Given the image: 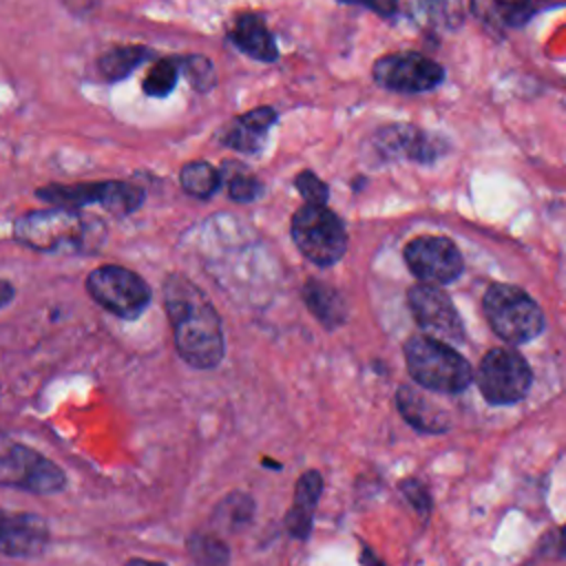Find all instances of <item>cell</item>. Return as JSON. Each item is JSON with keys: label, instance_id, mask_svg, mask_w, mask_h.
<instances>
[{"label": "cell", "instance_id": "1", "mask_svg": "<svg viewBox=\"0 0 566 566\" xmlns=\"http://www.w3.org/2000/svg\"><path fill=\"white\" fill-rule=\"evenodd\" d=\"M166 314L179 356L197 369H212L226 352L223 327L206 294L188 279L170 274L164 283Z\"/></svg>", "mask_w": 566, "mask_h": 566}, {"label": "cell", "instance_id": "2", "mask_svg": "<svg viewBox=\"0 0 566 566\" xmlns=\"http://www.w3.org/2000/svg\"><path fill=\"white\" fill-rule=\"evenodd\" d=\"M405 360L411 378L427 389L455 394L471 382L469 363L451 345L427 334L407 340Z\"/></svg>", "mask_w": 566, "mask_h": 566}, {"label": "cell", "instance_id": "3", "mask_svg": "<svg viewBox=\"0 0 566 566\" xmlns=\"http://www.w3.org/2000/svg\"><path fill=\"white\" fill-rule=\"evenodd\" d=\"M484 314L493 332L513 345L526 343L544 329L542 310L515 285H491L484 294Z\"/></svg>", "mask_w": 566, "mask_h": 566}, {"label": "cell", "instance_id": "4", "mask_svg": "<svg viewBox=\"0 0 566 566\" xmlns=\"http://www.w3.org/2000/svg\"><path fill=\"white\" fill-rule=\"evenodd\" d=\"M292 239L301 254L316 265L336 263L347 248L340 219L325 206L305 203L292 217Z\"/></svg>", "mask_w": 566, "mask_h": 566}, {"label": "cell", "instance_id": "5", "mask_svg": "<svg viewBox=\"0 0 566 566\" xmlns=\"http://www.w3.org/2000/svg\"><path fill=\"white\" fill-rule=\"evenodd\" d=\"M91 298L119 318H137L148 301L150 290L144 279L122 265H99L86 279Z\"/></svg>", "mask_w": 566, "mask_h": 566}, {"label": "cell", "instance_id": "6", "mask_svg": "<svg viewBox=\"0 0 566 566\" xmlns=\"http://www.w3.org/2000/svg\"><path fill=\"white\" fill-rule=\"evenodd\" d=\"M0 484L24 489L35 495H51L66 486V475L35 449L7 444L0 449Z\"/></svg>", "mask_w": 566, "mask_h": 566}, {"label": "cell", "instance_id": "7", "mask_svg": "<svg viewBox=\"0 0 566 566\" xmlns=\"http://www.w3.org/2000/svg\"><path fill=\"white\" fill-rule=\"evenodd\" d=\"M531 369L526 360L513 349H491L478 369V385L482 396L493 405H511L526 396L531 387Z\"/></svg>", "mask_w": 566, "mask_h": 566}, {"label": "cell", "instance_id": "8", "mask_svg": "<svg viewBox=\"0 0 566 566\" xmlns=\"http://www.w3.org/2000/svg\"><path fill=\"white\" fill-rule=\"evenodd\" d=\"M13 234L33 250H55L66 243L80 245L84 223L75 210L53 206L51 210H33L18 217Z\"/></svg>", "mask_w": 566, "mask_h": 566}, {"label": "cell", "instance_id": "9", "mask_svg": "<svg viewBox=\"0 0 566 566\" xmlns=\"http://www.w3.org/2000/svg\"><path fill=\"white\" fill-rule=\"evenodd\" d=\"M411 314L427 336L442 343H460L464 338L462 321L451 298L436 285H413L407 294Z\"/></svg>", "mask_w": 566, "mask_h": 566}, {"label": "cell", "instance_id": "10", "mask_svg": "<svg viewBox=\"0 0 566 566\" xmlns=\"http://www.w3.org/2000/svg\"><path fill=\"white\" fill-rule=\"evenodd\" d=\"M374 77L389 91L424 93L442 82L444 71L420 53H394L374 64Z\"/></svg>", "mask_w": 566, "mask_h": 566}, {"label": "cell", "instance_id": "11", "mask_svg": "<svg viewBox=\"0 0 566 566\" xmlns=\"http://www.w3.org/2000/svg\"><path fill=\"white\" fill-rule=\"evenodd\" d=\"M409 270L427 285H444L460 276L462 256L444 237H420L405 248Z\"/></svg>", "mask_w": 566, "mask_h": 566}, {"label": "cell", "instance_id": "12", "mask_svg": "<svg viewBox=\"0 0 566 566\" xmlns=\"http://www.w3.org/2000/svg\"><path fill=\"white\" fill-rule=\"evenodd\" d=\"M49 544V526L33 513H4L0 509V553L9 557H35Z\"/></svg>", "mask_w": 566, "mask_h": 566}, {"label": "cell", "instance_id": "13", "mask_svg": "<svg viewBox=\"0 0 566 566\" xmlns=\"http://www.w3.org/2000/svg\"><path fill=\"white\" fill-rule=\"evenodd\" d=\"M321 493H323L321 473L314 469L301 473V478L296 480V486H294V502L285 515V528L292 537L305 539L310 535Z\"/></svg>", "mask_w": 566, "mask_h": 566}, {"label": "cell", "instance_id": "14", "mask_svg": "<svg viewBox=\"0 0 566 566\" xmlns=\"http://www.w3.org/2000/svg\"><path fill=\"white\" fill-rule=\"evenodd\" d=\"M276 122V113L270 106L254 108L241 117H237L226 130H223V144L232 146L241 153H256L268 135V128Z\"/></svg>", "mask_w": 566, "mask_h": 566}, {"label": "cell", "instance_id": "15", "mask_svg": "<svg viewBox=\"0 0 566 566\" xmlns=\"http://www.w3.org/2000/svg\"><path fill=\"white\" fill-rule=\"evenodd\" d=\"M230 38L239 51L254 60L274 62L279 55L274 38L270 35L263 18L256 13H241L232 24Z\"/></svg>", "mask_w": 566, "mask_h": 566}, {"label": "cell", "instance_id": "16", "mask_svg": "<svg viewBox=\"0 0 566 566\" xmlns=\"http://www.w3.org/2000/svg\"><path fill=\"white\" fill-rule=\"evenodd\" d=\"M398 409L402 418L413 424L416 429L438 433L447 429V418L436 409L431 400H427L422 394H418L413 387H400L398 391Z\"/></svg>", "mask_w": 566, "mask_h": 566}, {"label": "cell", "instance_id": "17", "mask_svg": "<svg viewBox=\"0 0 566 566\" xmlns=\"http://www.w3.org/2000/svg\"><path fill=\"white\" fill-rule=\"evenodd\" d=\"M473 13L491 27H520L535 11L533 0H471Z\"/></svg>", "mask_w": 566, "mask_h": 566}, {"label": "cell", "instance_id": "18", "mask_svg": "<svg viewBox=\"0 0 566 566\" xmlns=\"http://www.w3.org/2000/svg\"><path fill=\"white\" fill-rule=\"evenodd\" d=\"M303 298L310 312L325 325L336 327L345 321V303L338 292L321 281H307L303 287Z\"/></svg>", "mask_w": 566, "mask_h": 566}, {"label": "cell", "instance_id": "19", "mask_svg": "<svg viewBox=\"0 0 566 566\" xmlns=\"http://www.w3.org/2000/svg\"><path fill=\"white\" fill-rule=\"evenodd\" d=\"M252 511H254V500L248 493H230L217 504L212 513V526L214 531L234 533L250 522Z\"/></svg>", "mask_w": 566, "mask_h": 566}, {"label": "cell", "instance_id": "20", "mask_svg": "<svg viewBox=\"0 0 566 566\" xmlns=\"http://www.w3.org/2000/svg\"><path fill=\"white\" fill-rule=\"evenodd\" d=\"M181 188L195 199L212 197L221 186V172L208 161H188L181 168Z\"/></svg>", "mask_w": 566, "mask_h": 566}, {"label": "cell", "instance_id": "21", "mask_svg": "<svg viewBox=\"0 0 566 566\" xmlns=\"http://www.w3.org/2000/svg\"><path fill=\"white\" fill-rule=\"evenodd\" d=\"M148 57V49L130 44V46H115L111 51H106L99 60V73L108 80H122L126 77L133 69H137L144 60Z\"/></svg>", "mask_w": 566, "mask_h": 566}, {"label": "cell", "instance_id": "22", "mask_svg": "<svg viewBox=\"0 0 566 566\" xmlns=\"http://www.w3.org/2000/svg\"><path fill=\"white\" fill-rule=\"evenodd\" d=\"M144 201V190L124 181H104L99 206L113 214H128Z\"/></svg>", "mask_w": 566, "mask_h": 566}, {"label": "cell", "instance_id": "23", "mask_svg": "<svg viewBox=\"0 0 566 566\" xmlns=\"http://www.w3.org/2000/svg\"><path fill=\"white\" fill-rule=\"evenodd\" d=\"M188 553L197 566H228L230 551L217 535L195 533L188 537Z\"/></svg>", "mask_w": 566, "mask_h": 566}, {"label": "cell", "instance_id": "24", "mask_svg": "<svg viewBox=\"0 0 566 566\" xmlns=\"http://www.w3.org/2000/svg\"><path fill=\"white\" fill-rule=\"evenodd\" d=\"M228 168H223L221 172V181L226 184L228 188V195L239 201V203H245V201H252L259 197L261 192V181L241 164H232L228 161L226 164Z\"/></svg>", "mask_w": 566, "mask_h": 566}, {"label": "cell", "instance_id": "25", "mask_svg": "<svg viewBox=\"0 0 566 566\" xmlns=\"http://www.w3.org/2000/svg\"><path fill=\"white\" fill-rule=\"evenodd\" d=\"M380 139L385 142L382 148L387 153H402L407 157L427 159V142L413 128H407V126L389 128V130H382Z\"/></svg>", "mask_w": 566, "mask_h": 566}, {"label": "cell", "instance_id": "26", "mask_svg": "<svg viewBox=\"0 0 566 566\" xmlns=\"http://www.w3.org/2000/svg\"><path fill=\"white\" fill-rule=\"evenodd\" d=\"M179 77V64L172 57L157 60L150 71L144 77V93L150 97H164L168 95Z\"/></svg>", "mask_w": 566, "mask_h": 566}, {"label": "cell", "instance_id": "27", "mask_svg": "<svg viewBox=\"0 0 566 566\" xmlns=\"http://www.w3.org/2000/svg\"><path fill=\"white\" fill-rule=\"evenodd\" d=\"M184 73L197 91H208L214 84V69L208 57L190 55L184 60Z\"/></svg>", "mask_w": 566, "mask_h": 566}, {"label": "cell", "instance_id": "28", "mask_svg": "<svg viewBox=\"0 0 566 566\" xmlns=\"http://www.w3.org/2000/svg\"><path fill=\"white\" fill-rule=\"evenodd\" d=\"M296 188L301 192V197L305 199V203H314V206H325L327 201V186L310 170H303L296 175Z\"/></svg>", "mask_w": 566, "mask_h": 566}, {"label": "cell", "instance_id": "29", "mask_svg": "<svg viewBox=\"0 0 566 566\" xmlns=\"http://www.w3.org/2000/svg\"><path fill=\"white\" fill-rule=\"evenodd\" d=\"M422 4H427V13L444 27H453L462 20L460 0H422Z\"/></svg>", "mask_w": 566, "mask_h": 566}, {"label": "cell", "instance_id": "30", "mask_svg": "<svg viewBox=\"0 0 566 566\" xmlns=\"http://www.w3.org/2000/svg\"><path fill=\"white\" fill-rule=\"evenodd\" d=\"M400 489H402L405 497H407L418 511H422V513L429 511V495H427V489H424L420 482L407 480V482L400 484Z\"/></svg>", "mask_w": 566, "mask_h": 566}, {"label": "cell", "instance_id": "31", "mask_svg": "<svg viewBox=\"0 0 566 566\" xmlns=\"http://www.w3.org/2000/svg\"><path fill=\"white\" fill-rule=\"evenodd\" d=\"M340 2H347V4H363V7H369L371 11L380 13V15H391L398 7V0H340Z\"/></svg>", "mask_w": 566, "mask_h": 566}, {"label": "cell", "instance_id": "32", "mask_svg": "<svg viewBox=\"0 0 566 566\" xmlns=\"http://www.w3.org/2000/svg\"><path fill=\"white\" fill-rule=\"evenodd\" d=\"M11 296H13L11 283H7V281L0 279V307H4V305L11 301Z\"/></svg>", "mask_w": 566, "mask_h": 566}, {"label": "cell", "instance_id": "33", "mask_svg": "<svg viewBox=\"0 0 566 566\" xmlns=\"http://www.w3.org/2000/svg\"><path fill=\"white\" fill-rule=\"evenodd\" d=\"M360 564H363V566H382L380 559H378L369 548H363V553H360Z\"/></svg>", "mask_w": 566, "mask_h": 566}, {"label": "cell", "instance_id": "34", "mask_svg": "<svg viewBox=\"0 0 566 566\" xmlns=\"http://www.w3.org/2000/svg\"><path fill=\"white\" fill-rule=\"evenodd\" d=\"M124 566H166V564L164 562H150V559L135 557V559H128Z\"/></svg>", "mask_w": 566, "mask_h": 566}, {"label": "cell", "instance_id": "35", "mask_svg": "<svg viewBox=\"0 0 566 566\" xmlns=\"http://www.w3.org/2000/svg\"><path fill=\"white\" fill-rule=\"evenodd\" d=\"M562 546H564V551H566V526H564V531H562Z\"/></svg>", "mask_w": 566, "mask_h": 566}]
</instances>
